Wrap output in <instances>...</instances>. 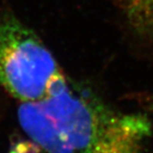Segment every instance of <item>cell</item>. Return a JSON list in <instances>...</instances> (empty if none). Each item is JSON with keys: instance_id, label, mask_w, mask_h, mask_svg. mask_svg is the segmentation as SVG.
Here are the masks:
<instances>
[{"instance_id": "cell-3", "label": "cell", "mask_w": 153, "mask_h": 153, "mask_svg": "<svg viewBox=\"0 0 153 153\" xmlns=\"http://www.w3.org/2000/svg\"><path fill=\"white\" fill-rule=\"evenodd\" d=\"M126 9L131 26L153 42V0H126Z\"/></svg>"}, {"instance_id": "cell-1", "label": "cell", "mask_w": 153, "mask_h": 153, "mask_svg": "<svg viewBox=\"0 0 153 153\" xmlns=\"http://www.w3.org/2000/svg\"><path fill=\"white\" fill-rule=\"evenodd\" d=\"M20 127L42 153H145L151 122L68 80L46 99L20 103Z\"/></svg>"}, {"instance_id": "cell-2", "label": "cell", "mask_w": 153, "mask_h": 153, "mask_svg": "<svg viewBox=\"0 0 153 153\" xmlns=\"http://www.w3.org/2000/svg\"><path fill=\"white\" fill-rule=\"evenodd\" d=\"M67 82L35 32L11 13L0 15V85L20 104L45 100Z\"/></svg>"}, {"instance_id": "cell-5", "label": "cell", "mask_w": 153, "mask_h": 153, "mask_svg": "<svg viewBox=\"0 0 153 153\" xmlns=\"http://www.w3.org/2000/svg\"><path fill=\"white\" fill-rule=\"evenodd\" d=\"M152 105H153V104H152Z\"/></svg>"}, {"instance_id": "cell-4", "label": "cell", "mask_w": 153, "mask_h": 153, "mask_svg": "<svg viewBox=\"0 0 153 153\" xmlns=\"http://www.w3.org/2000/svg\"><path fill=\"white\" fill-rule=\"evenodd\" d=\"M39 148L31 140L21 141L17 143L8 153H38Z\"/></svg>"}]
</instances>
